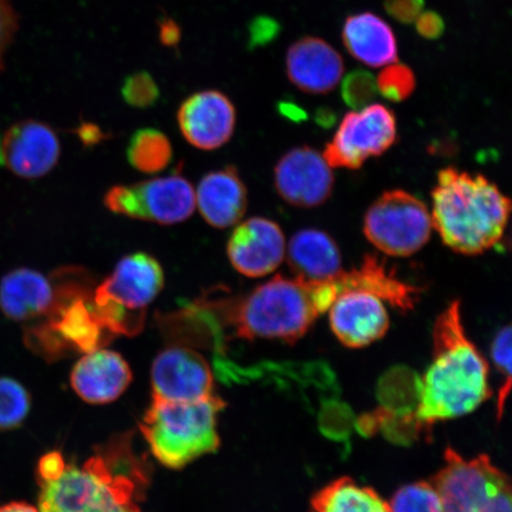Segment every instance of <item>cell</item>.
I'll use <instances>...</instances> for the list:
<instances>
[{
  "label": "cell",
  "instance_id": "cell-1",
  "mask_svg": "<svg viewBox=\"0 0 512 512\" xmlns=\"http://www.w3.org/2000/svg\"><path fill=\"white\" fill-rule=\"evenodd\" d=\"M489 396V364L467 337L456 300L434 324L433 360L419 382L413 418L430 428L475 411Z\"/></svg>",
  "mask_w": 512,
  "mask_h": 512
},
{
  "label": "cell",
  "instance_id": "cell-2",
  "mask_svg": "<svg viewBox=\"0 0 512 512\" xmlns=\"http://www.w3.org/2000/svg\"><path fill=\"white\" fill-rule=\"evenodd\" d=\"M40 512H143L147 486L144 464L134 457L130 438L111 441L81 467L67 465L60 478L38 480Z\"/></svg>",
  "mask_w": 512,
  "mask_h": 512
},
{
  "label": "cell",
  "instance_id": "cell-3",
  "mask_svg": "<svg viewBox=\"0 0 512 512\" xmlns=\"http://www.w3.org/2000/svg\"><path fill=\"white\" fill-rule=\"evenodd\" d=\"M432 202L433 228L453 252L483 254L504 238L511 201L484 175L453 166L440 170Z\"/></svg>",
  "mask_w": 512,
  "mask_h": 512
},
{
  "label": "cell",
  "instance_id": "cell-4",
  "mask_svg": "<svg viewBox=\"0 0 512 512\" xmlns=\"http://www.w3.org/2000/svg\"><path fill=\"white\" fill-rule=\"evenodd\" d=\"M227 320L236 336L296 343L324 310L310 281L275 275L246 297L228 300Z\"/></svg>",
  "mask_w": 512,
  "mask_h": 512
},
{
  "label": "cell",
  "instance_id": "cell-5",
  "mask_svg": "<svg viewBox=\"0 0 512 512\" xmlns=\"http://www.w3.org/2000/svg\"><path fill=\"white\" fill-rule=\"evenodd\" d=\"M86 273L79 268H63L51 279L55 302L46 316L25 329L28 348L51 358L64 351L91 352L100 349L110 335L96 315L93 293Z\"/></svg>",
  "mask_w": 512,
  "mask_h": 512
},
{
  "label": "cell",
  "instance_id": "cell-6",
  "mask_svg": "<svg viewBox=\"0 0 512 512\" xmlns=\"http://www.w3.org/2000/svg\"><path fill=\"white\" fill-rule=\"evenodd\" d=\"M223 407L215 395L191 402L153 398L140 431L160 464L182 469L220 447L217 414Z\"/></svg>",
  "mask_w": 512,
  "mask_h": 512
},
{
  "label": "cell",
  "instance_id": "cell-7",
  "mask_svg": "<svg viewBox=\"0 0 512 512\" xmlns=\"http://www.w3.org/2000/svg\"><path fill=\"white\" fill-rule=\"evenodd\" d=\"M164 281L155 256L138 252L121 259L93 292L94 309L105 329L111 335H138L147 307L163 290Z\"/></svg>",
  "mask_w": 512,
  "mask_h": 512
},
{
  "label": "cell",
  "instance_id": "cell-8",
  "mask_svg": "<svg viewBox=\"0 0 512 512\" xmlns=\"http://www.w3.org/2000/svg\"><path fill=\"white\" fill-rule=\"evenodd\" d=\"M431 484L444 512H512L510 479L486 454L466 460L448 447Z\"/></svg>",
  "mask_w": 512,
  "mask_h": 512
},
{
  "label": "cell",
  "instance_id": "cell-9",
  "mask_svg": "<svg viewBox=\"0 0 512 512\" xmlns=\"http://www.w3.org/2000/svg\"><path fill=\"white\" fill-rule=\"evenodd\" d=\"M426 204L405 190L384 192L364 216L363 232L379 251L407 258L421 251L432 236Z\"/></svg>",
  "mask_w": 512,
  "mask_h": 512
},
{
  "label": "cell",
  "instance_id": "cell-10",
  "mask_svg": "<svg viewBox=\"0 0 512 512\" xmlns=\"http://www.w3.org/2000/svg\"><path fill=\"white\" fill-rule=\"evenodd\" d=\"M105 206L114 214L171 226L188 220L196 207L195 190L183 175L115 185L106 192Z\"/></svg>",
  "mask_w": 512,
  "mask_h": 512
},
{
  "label": "cell",
  "instance_id": "cell-11",
  "mask_svg": "<svg viewBox=\"0 0 512 512\" xmlns=\"http://www.w3.org/2000/svg\"><path fill=\"white\" fill-rule=\"evenodd\" d=\"M396 138L395 113L384 105H369L345 115L323 157L331 168L361 169L369 158L386 153Z\"/></svg>",
  "mask_w": 512,
  "mask_h": 512
},
{
  "label": "cell",
  "instance_id": "cell-12",
  "mask_svg": "<svg viewBox=\"0 0 512 512\" xmlns=\"http://www.w3.org/2000/svg\"><path fill=\"white\" fill-rule=\"evenodd\" d=\"M275 189L291 206L311 209L332 195L335 176L323 155L309 146L296 147L279 159L274 170Z\"/></svg>",
  "mask_w": 512,
  "mask_h": 512
},
{
  "label": "cell",
  "instance_id": "cell-13",
  "mask_svg": "<svg viewBox=\"0 0 512 512\" xmlns=\"http://www.w3.org/2000/svg\"><path fill=\"white\" fill-rule=\"evenodd\" d=\"M153 398L191 402L213 396L214 377L197 351L172 347L160 352L152 366Z\"/></svg>",
  "mask_w": 512,
  "mask_h": 512
},
{
  "label": "cell",
  "instance_id": "cell-14",
  "mask_svg": "<svg viewBox=\"0 0 512 512\" xmlns=\"http://www.w3.org/2000/svg\"><path fill=\"white\" fill-rule=\"evenodd\" d=\"M230 264L247 278L273 273L284 261L286 240L278 223L252 217L233 230L227 245Z\"/></svg>",
  "mask_w": 512,
  "mask_h": 512
},
{
  "label": "cell",
  "instance_id": "cell-15",
  "mask_svg": "<svg viewBox=\"0 0 512 512\" xmlns=\"http://www.w3.org/2000/svg\"><path fill=\"white\" fill-rule=\"evenodd\" d=\"M182 134L192 146L204 151L219 149L232 138L236 111L228 96L202 91L189 96L177 114Z\"/></svg>",
  "mask_w": 512,
  "mask_h": 512
},
{
  "label": "cell",
  "instance_id": "cell-16",
  "mask_svg": "<svg viewBox=\"0 0 512 512\" xmlns=\"http://www.w3.org/2000/svg\"><path fill=\"white\" fill-rule=\"evenodd\" d=\"M332 332L345 347L360 349L379 341L389 329L383 300L363 291L339 294L329 309Z\"/></svg>",
  "mask_w": 512,
  "mask_h": 512
},
{
  "label": "cell",
  "instance_id": "cell-17",
  "mask_svg": "<svg viewBox=\"0 0 512 512\" xmlns=\"http://www.w3.org/2000/svg\"><path fill=\"white\" fill-rule=\"evenodd\" d=\"M4 164L24 179L49 174L61 155L60 140L49 125L24 120L10 127L2 143Z\"/></svg>",
  "mask_w": 512,
  "mask_h": 512
},
{
  "label": "cell",
  "instance_id": "cell-18",
  "mask_svg": "<svg viewBox=\"0 0 512 512\" xmlns=\"http://www.w3.org/2000/svg\"><path fill=\"white\" fill-rule=\"evenodd\" d=\"M286 73L300 91L324 95L334 91L342 80L344 61L328 42L307 36L294 42L288 49Z\"/></svg>",
  "mask_w": 512,
  "mask_h": 512
},
{
  "label": "cell",
  "instance_id": "cell-19",
  "mask_svg": "<svg viewBox=\"0 0 512 512\" xmlns=\"http://www.w3.org/2000/svg\"><path fill=\"white\" fill-rule=\"evenodd\" d=\"M132 381L127 362L117 352L96 349L75 364L70 382L83 401L93 405L117 400Z\"/></svg>",
  "mask_w": 512,
  "mask_h": 512
},
{
  "label": "cell",
  "instance_id": "cell-20",
  "mask_svg": "<svg viewBox=\"0 0 512 512\" xmlns=\"http://www.w3.org/2000/svg\"><path fill=\"white\" fill-rule=\"evenodd\" d=\"M195 196L203 219L219 229L238 223L248 206L246 185L234 166L209 172L202 178Z\"/></svg>",
  "mask_w": 512,
  "mask_h": 512
},
{
  "label": "cell",
  "instance_id": "cell-21",
  "mask_svg": "<svg viewBox=\"0 0 512 512\" xmlns=\"http://www.w3.org/2000/svg\"><path fill=\"white\" fill-rule=\"evenodd\" d=\"M55 296L53 279L31 268H16L0 280V310L14 322H35L46 316Z\"/></svg>",
  "mask_w": 512,
  "mask_h": 512
},
{
  "label": "cell",
  "instance_id": "cell-22",
  "mask_svg": "<svg viewBox=\"0 0 512 512\" xmlns=\"http://www.w3.org/2000/svg\"><path fill=\"white\" fill-rule=\"evenodd\" d=\"M287 262L296 278L305 281L336 279L344 271L336 241L319 229L299 230L292 236Z\"/></svg>",
  "mask_w": 512,
  "mask_h": 512
},
{
  "label": "cell",
  "instance_id": "cell-23",
  "mask_svg": "<svg viewBox=\"0 0 512 512\" xmlns=\"http://www.w3.org/2000/svg\"><path fill=\"white\" fill-rule=\"evenodd\" d=\"M342 38L349 54L368 67L379 68L398 61V41L393 29L371 12L345 19Z\"/></svg>",
  "mask_w": 512,
  "mask_h": 512
},
{
  "label": "cell",
  "instance_id": "cell-24",
  "mask_svg": "<svg viewBox=\"0 0 512 512\" xmlns=\"http://www.w3.org/2000/svg\"><path fill=\"white\" fill-rule=\"evenodd\" d=\"M334 280L339 294L347 291H363L374 294L402 311L412 310L420 296L418 287L396 278L375 255H366L360 267L343 271Z\"/></svg>",
  "mask_w": 512,
  "mask_h": 512
},
{
  "label": "cell",
  "instance_id": "cell-25",
  "mask_svg": "<svg viewBox=\"0 0 512 512\" xmlns=\"http://www.w3.org/2000/svg\"><path fill=\"white\" fill-rule=\"evenodd\" d=\"M312 508L315 512H392L375 490L349 477L339 478L317 492Z\"/></svg>",
  "mask_w": 512,
  "mask_h": 512
},
{
  "label": "cell",
  "instance_id": "cell-26",
  "mask_svg": "<svg viewBox=\"0 0 512 512\" xmlns=\"http://www.w3.org/2000/svg\"><path fill=\"white\" fill-rule=\"evenodd\" d=\"M126 157L137 171L157 174L170 164L172 145L169 138L156 128H142L134 132L128 142Z\"/></svg>",
  "mask_w": 512,
  "mask_h": 512
},
{
  "label": "cell",
  "instance_id": "cell-27",
  "mask_svg": "<svg viewBox=\"0 0 512 512\" xmlns=\"http://www.w3.org/2000/svg\"><path fill=\"white\" fill-rule=\"evenodd\" d=\"M30 407V394L23 384L10 377H0V432L21 426Z\"/></svg>",
  "mask_w": 512,
  "mask_h": 512
},
{
  "label": "cell",
  "instance_id": "cell-28",
  "mask_svg": "<svg viewBox=\"0 0 512 512\" xmlns=\"http://www.w3.org/2000/svg\"><path fill=\"white\" fill-rule=\"evenodd\" d=\"M389 507L392 512H444L438 492L427 482L403 486Z\"/></svg>",
  "mask_w": 512,
  "mask_h": 512
},
{
  "label": "cell",
  "instance_id": "cell-29",
  "mask_svg": "<svg viewBox=\"0 0 512 512\" xmlns=\"http://www.w3.org/2000/svg\"><path fill=\"white\" fill-rule=\"evenodd\" d=\"M377 92L392 102H402L411 96L416 88L415 74L403 63L388 64L376 80Z\"/></svg>",
  "mask_w": 512,
  "mask_h": 512
},
{
  "label": "cell",
  "instance_id": "cell-30",
  "mask_svg": "<svg viewBox=\"0 0 512 512\" xmlns=\"http://www.w3.org/2000/svg\"><path fill=\"white\" fill-rule=\"evenodd\" d=\"M342 99L354 111H360L373 102L377 95L376 79L367 70L357 69L342 82Z\"/></svg>",
  "mask_w": 512,
  "mask_h": 512
},
{
  "label": "cell",
  "instance_id": "cell-31",
  "mask_svg": "<svg viewBox=\"0 0 512 512\" xmlns=\"http://www.w3.org/2000/svg\"><path fill=\"white\" fill-rule=\"evenodd\" d=\"M121 95L127 105L147 108L156 104L160 92L157 83L149 73L139 72L126 78L121 88Z\"/></svg>",
  "mask_w": 512,
  "mask_h": 512
},
{
  "label": "cell",
  "instance_id": "cell-32",
  "mask_svg": "<svg viewBox=\"0 0 512 512\" xmlns=\"http://www.w3.org/2000/svg\"><path fill=\"white\" fill-rule=\"evenodd\" d=\"M278 19L270 16H258L248 25V48H265L270 46L281 34Z\"/></svg>",
  "mask_w": 512,
  "mask_h": 512
},
{
  "label": "cell",
  "instance_id": "cell-33",
  "mask_svg": "<svg viewBox=\"0 0 512 512\" xmlns=\"http://www.w3.org/2000/svg\"><path fill=\"white\" fill-rule=\"evenodd\" d=\"M511 326L499 330L492 343V358L499 373L505 376V382L511 384Z\"/></svg>",
  "mask_w": 512,
  "mask_h": 512
},
{
  "label": "cell",
  "instance_id": "cell-34",
  "mask_svg": "<svg viewBox=\"0 0 512 512\" xmlns=\"http://www.w3.org/2000/svg\"><path fill=\"white\" fill-rule=\"evenodd\" d=\"M17 15L9 0H0V72L4 68L6 50L17 31Z\"/></svg>",
  "mask_w": 512,
  "mask_h": 512
},
{
  "label": "cell",
  "instance_id": "cell-35",
  "mask_svg": "<svg viewBox=\"0 0 512 512\" xmlns=\"http://www.w3.org/2000/svg\"><path fill=\"white\" fill-rule=\"evenodd\" d=\"M384 10L401 24H412L425 8V0H384Z\"/></svg>",
  "mask_w": 512,
  "mask_h": 512
},
{
  "label": "cell",
  "instance_id": "cell-36",
  "mask_svg": "<svg viewBox=\"0 0 512 512\" xmlns=\"http://www.w3.org/2000/svg\"><path fill=\"white\" fill-rule=\"evenodd\" d=\"M415 24L419 36L428 41L439 40L446 30L444 18L432 10L422 11Z\"/></svg>",
  "mask_w": 512,
  "mask_h": 512
},
{
  "label": "cell",
  "instance_id": "cell-37",
  "mask_svg": "<svg viewBox=\"0 0 512 512\" xmlns=\"http://www.w3.org/2000/svg\"><path fill=\"white\" fill-rule=\"evenodd\" d=\"M67 464L64 462L62 454L54 451L44 454V456L38 462L37 475L38 480H44V482H50V480H56L62 476L64 470H66Z\"/></svg>",
  "mask_w": 512,
  "mask_h": 512
},
{
  "label": "cell",
  "instance_id": "cell-38",
  "mask_svg": "<svg viewBox=\"0 0 512 512\" xmlns=\"http://www.w3.org/2000/svg\"><path fill=\"white\" fill-rule=\"evenodd\" d=\"M160 37L166 46H174L179 41V28L172 21H166L160 27Z\"/></svg>",
  "mask_w": 512,
  "mask_h": 512
},
{
  "label": "cell",
  "instance_id": "cell-39",
  "mask_svg": "<svg viewBox=\"0 0 512 512\" xmlns=\"http://www.w3.org/2000/svg\"><path fill=\"white\" fill-rule=\"evenodd\" d=\"M279 110L281 114L285 115V117L291 118L293 120L305 118V112L302 110V108H299L296 104H292V102H280Z\"/></svg>",
  "mask_w": 512,
  "mask_h": 512
},
{
  "label": "cell",
  "instance_id": "cell-40",
  "mask_svg": "<svg viewBox=\"0 0 512 512\" xmlns=\"http://www.w3.org/2000/svg\"><path fill=\"white\" fill-rule=\"evenodd\" d=\"M0 512H40L32 505L24 502H12L0 507Z\"/></svg>",
  "mask_w": 512,
  "mask_h": 512
},
{
  "label": "cell",
  "instance_id": "cell-41",
  "mask_svg": "<svg viewBox=\"0 0 512 512\" xmlns=\"http://www.w3.org/2000/svg\"><path fill=\"white\" fill-rule=\"evenodd\" d=\"M80 136L83 139V142H96L98 140V136H100V132L98 128L94 126H85L80 133Z\"/></svg>",
  "mask_w": 512,
  "mask_h": 512
},
{
  "label": "cell",
  "instance_id": "cell-42",
  "mask_svg": "<svg viewBox=\"0 0 512 512\" xmlns=\"http://www.w3.org/2000/svg\"><path fill=\"white\" fill-rule=\"evenodd\" d=\"M4 164L3 151H2V140H0V165Z\"/></svg>",
  "mask_w": 512,
  "mask_h": 512
}]
</instances>
